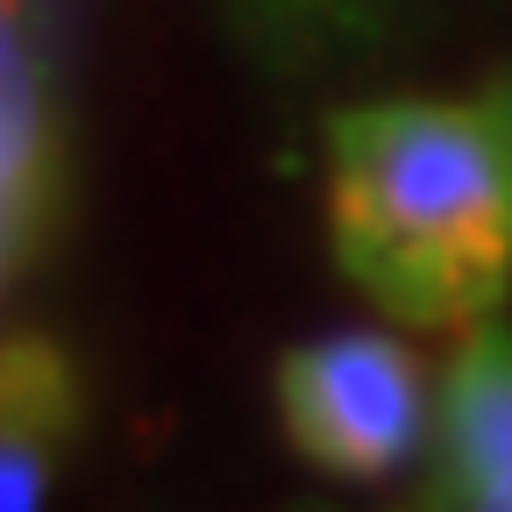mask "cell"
Listing matches in <instances>:
<instances>
[{"instance_id": "obj_2", "label": "cell", "mask_w": 512, "mask_h": 512, "mask_svg": "<svg viewBox=\"0 0 512 512\" xmlns=\"http://www.w3.org/2000/svg\"><path fill=\"white\" fill-rule=\"evenodd\" d=\"M292 456L335 484H392L441 441V384L406 328H328L271 370Z\"/></svg>"}, {"instance_id": "obj_6", "label": "cell", "mask_w": 512, "mask_h": 512, "mask_svg": "<svg viewBox=\"0 0 512 512\" xmlns=\"http://www.w3.org/2000/svg\"><path fill=\"white\" fill-rule=\"evenodd\" d=\"M441 477L434 512L498 505L512 512V328L484 320L441 370Z\"/></svg>"}, {"instance_id": "obj_3", "label": "cell", "mask_w": 512, "mask_h": 512, "mask_svg": "<svg viewBox=\"0 0 512 512\" xmlns=\"http://www.w3.org/2000/svg\"><path fill=\"white\" fill-rule=\"evenodd\" d=\"M72 8L0 0V285L22 292L72 214Z\"/></svg>"}, {"instance_id": "obj_7", "label": "cell", "mask_w": 512, "mask_h": 512, "mask_svg": "<svg viewBox=\"0 0 512 512\" xmlns=\"http://www.w3.org/2000/svg\"><path fill=\"white\" fill-rule=\"evenodd\" d=\"M463 512H498V505H463Z\"/></svg>"}, {"instance_id": "obj_4", "label": "cell", "mask_w": 512, "mask_h": 512, "mask_svg": "<svg viewBox=\"0 0 512 512\" xmlns=\"http://www.w3.org/2000/svg\"><path fill=\"white\" fill-rule=\"evenodd\" d=\"M441 0H221L228 36L278 86H320L399 50Z\"/></svg>"}, {"instance_id": "obj_5", "label": "cell", "mask_w": 512, "mask_h": 512, "mask_svg": "<svg viewBox=\"0 0 512 512\" xmlns=\"http://www.w3.org/2000/svg\"><path fill=\"white\" fill-rule=\"evenodd\" d=\"M86 427V377L50 328H8L0 349V512H50Z\"/></svg>"}, {"instance_id": "obj_1", "label": "cell", "mask_w": 512, "mask_h": 512, "mask_svg": "<svg viewBox=\"0 0 512 512\" xmlns=\"http://www.w3.org/2000/svg\"><path fill=\"white\" fill-rule=\"evenodd\" d=\"M335 271L406 335H470L512 299V72L363 93L320 121Z\"/></svg>"}]
</instances>
